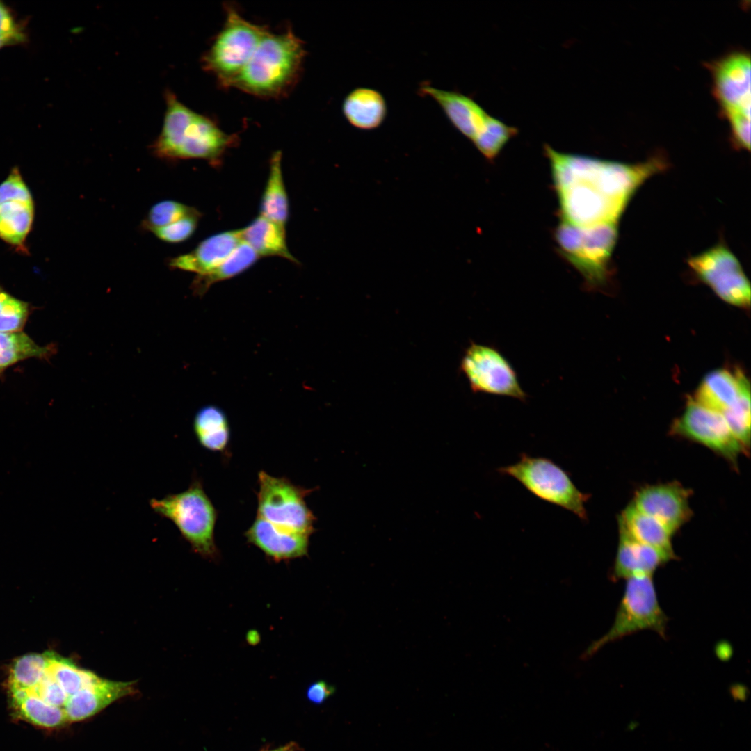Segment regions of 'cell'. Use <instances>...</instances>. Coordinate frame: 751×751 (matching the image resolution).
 I'll return each mask as SVG.
<instances>
[{
  "instance_id": "f35d334b",
  "label": "cell",
  "mask_w": 751,
  "mask_h": 751,
  "mask_svg": "<svg viewBox=\"0 0 751 751\" xmlns=\"http://www.w3.org/2000/svg\"><path fill=\"white\" fill-rule=\"evenodd\" d=\"M335 692V688L325 681L321 680L312 683L307 688L306 695L309 701L314 704H321Z\"/></svg>"
},
{
  "instance_id": "9c48e42d",
  "label": "cell",
  "mask_w": 751,
  "mask_h": 751,
  "mask_svg": "<svg viewBox=\"0 0 751 751\" xmlns=\"http://www.w3.org/2000/svg\"><path fill=\"white\" fill-rule=\"evenodd\" d=\"M497 471L514 478L538 498L587 519L585 503L590 495L581 492L570 474L551 460L523 453L518 462L499 467Z\"/></svg>"
},
{
  "instance_id": "cb8c5ba5",
  "label": "cell",
  "mask_w": 751,
  "mask_h": 751,
  "mask_svg": "<svg viewBox=\"0 0 751 751\" xmlns=\"http://www.w3.org/2000/svg\"><path fill=\"white\" fill-rule=\"evenodd\" d=\"M240 231L243 241L259 257L276 256L298 262L287 247L284 227L260 215Z\"/></svg>"
},
{
  "instance_id": "60d3db41",
  "label": "cell",
  "mask_w": 751,
  "mask_h": 751,
  "mask_svg": "<svg viewBox=\"0 0 751 751\" xmlns=\"http://www.w3.org/2000/svg\"><path fill=\"white\" fill-rule=\"evenodd\" d=\"M8 46H13L12 42L0 36V49Z\"/></svg>"
},
{
  "instance_id": "ab89813d",
  "label": "cell",
  "mask_w": 751,
  "mask_h": 751,
  "mask_svg": "<svg viewBox=\"0 0 751 751\" xmlns=\"http://www.w3.org/2000/svg\"><path fill=\"white\" fill-rule=\"evenodd\" d=\"M299 750L300 748L298 745L296 743L291 741L284 745L280 746L273 750L265 751H298Z\"/></svg>"
},
{
  "instance_id": "ac0fdd59",
  "label": "cell",
  "mask_w": 751,
  "mask_h": 751,
  "mask_svg": "<svg viewBox=\"0 0 751 751\" xmlns=\"http://www.w3.org/2000/svg\"><path fill=\"white\" fill-rule=\"evenodd\" d=\"M242 241L240 229L218 233L201 241L191 252L172 258L169 266L203 275L224 262Z\"/></svg>"
},
{
  "instance_id": "44dd1931",
  "label": "cell",
  "mask_w": 751,
  "mask_h": 751,
  "mask_svg": "<svg viewBox=\"0 0 751 751\" xmlns=\"http://www.w3.org/2000/svg\"><path fill=\"white\" fill-rule=\"evenodd\" d=\"M618 528L631 539L663 552L672 560L676 558L673 533L662 523L629 504L618 517Z\"/></svg>"
},
{
  "instance_id": "836d02e7",
  "label": "cell",
  "mask_w": 751,
  "mask_h": 751,
  "mask_svg": "<svg viewBox=\"0 0 751 751\" xmlns=\"http://www.w3.org/2000/svg\"><path fill=\"white\" fill-rule=\"evenodd\" d=\"M29 302L17 298L0 287V332L22 331L30 313Z\"/></svg>"
},
{
  "instance_id": "d6a6232c",
  "label": "cell",
  "mask_w": 751,
  "mask_h": 751,
  "mask_svg": "<svg viewBox=\"0 0 751 751\" xmlns=\"http://www.w3.org/2000/svg\"><path fill=\"white\" fill-rule=\"evenodd\" d=\"M517 134V128L508 126L489 115L472 142L487 159H493Z\"/></svg>"
},
{
  "instance_id": "d6986e66",
  "label": "cell",
  "mask_w": 751,
  "mask_h": 751,
  "mask_svg": "<svg viewBox=\"0 0 751 751\" xmlns=\"http://www.w3.org/2000/svg\"><path fill=\"white\" fill-rule=\"evenodd\" d=\"M134 692V682L111 681L100 677L90 686L69 696L63 709L67 722L81 721Z\"/></svg>"
},
{
  "instance_id": "7a4b0ae2",
  "label": "cell",
  "mask_w": 751,
  "mask_h": 751,
  "mask_svg": "<svg viewBox=\"0 0 751 751\" xmlns=\"http://www.w3.org/2000/svg\"><path fill=\"white\" fill-rule=\"evenodd\" d=\"M161 131L152 146L163 159H200L217 165L238 138L223 131L210 118L190 109L170 91Z\"/></svg>"
},
{
  "instance_id": "5b68a950",
  "label": "cell",
  "mask_w": 751,
  "mask_h": 751,
  "mask_svg": "<svg viewBox=\"0 0 751 751\" xmlns=\"http://www.w3.org/2000/svg\"><path fill=\"white\" fill-rule=\"evenodd\" d=\"M617 223L579 227L562 221L556 232L561 254L580 273L590 289L606 285Z\"/></svg>"
},
{
  "instance_id": "603a6c76",
  "label": "cell",
  "mask_w": 751,
  "mask_h": 751,
  "mask_svg": "<svg viewBox=\"0 0 751 751\" xmlns=\"http://www.w3.org/2000/svg\"><path fill=\"white\" fill-rule=\"evenodd\" d=\"M342 111L346 120L354 127L372 130L385 121L387 106L383 95L369 88H355L345 97Z\"/></svg>"
},
{
  "instance_id": "7402d4cb",
  "label": "cell",
  "mask_w": 751,
  "mask_h": 751,
  "mask_svg": "<svg viewBox=\"0 0 751 751\" xmlns=\"http://www.w3.org/2000/svg\"><path fill=\"white\" fill-rule=\"evenodd\" d=\"M746 379L739 370L735 372L726 369L713 370L702 380L693 400L722 413L737 399Z\"/></svg>"
},
{
  "instance_id": "4fadbf2b",
  "label": "cell",
  "mask_w": 751,
  "mask_h": 751,
  "mask_svg": "<svg viewBox=\"0 0 751 751\" xmlns=\"http://www.w3.org/2000/svg\"><path fill=\"white\" fill-rule=\"evenodd\" d=\"M673 434L696 442L731 462L746 451L731 432L720 412L690 398L681 415L672 424Z\"/></svg>"
},
{
  "instance_id": "ba28073f",
  "label": "cell",
  "mask_w": 751,
  "mask_h": 751,
  "mask_svg": "<svg viewBox=\"0 0 751 751\" xmlns=\"http://www.w3.org/2000/svg\"><path fill=\"white\" fill-rule=\"evenodd\" d=\"M222 29L202 57L203 66L225 88L232 87L268 30L245 19L234 7L226 6Z\"/></svg>"
},
{
  "instance_id": "e575fe53",
  "label": "cell",
  "mask_w": 751,
  "mask_h": 751,
  "mask_svg": "<svg viewBox=\"0 0 751 751\" xmlns=\"http://www.w3.org/2000/svg\"><path fill=\"white\" fill-rule=\"evenodd\" d=\"M198 211L195 208L175 200H163L153 205L142 221L148 232L170 225Z\"/></svg>"
},
{
  "instance_id": "74e56055",
  "label": "cell",
  "mask_w": 751,
  "mask_h": 751,
  "mask_svg": "<svg viewBox=\"0 0 751 751\" xmlns=\"http://www.w3.org/2000/svg\"><path fill=\"white\" fill-rule=\"evenodd\" d=\"M32 691L43 701L54 706L63 708L68 698L65 691L47 671Z\"/></svg>"
},
{
  "instance_id": "1f68e13d",
  "label": "cell",
  "mask_w": 751,
  "mask_h": 751,
  "mask_svg": "<svg viewBox=\"0 0 751 751\" xmlns=\"http://www.w3.org/2000/svg\"><path fill=\"white\" fill-rule=\"evenodd\" d=\"M722 414L732 434L746 450L750 444V386L748 379L737 399Z\"/></svg>"
},
{
  "instance_id": "4dcf8cb0",
  "label": "cell",
  "mask_w": 751,
  "mask_h": 751,
  "mask_svg": "<svg viewBox=\"0 0 751 751\" xmlns=\"http://www.w3.org/2000/svg\"><path fill=\"white\" fill-rule=\"evenodd\" d=\"M50 652L29 654L17 658L13 663L8 677L9 691L32 690L45 675Z\"/></svg>"
},
{
  "instance_id": "7c38bea8",
  "label": "cell",
  "mask_w": 751,
  "mask_h": 751,
  "mask_svg": "<svg viewBox=\"0 0 751 751\" xmlns=\"http://www.w3.org/2000/svg\"><path fill=\"white\" fill-rule=\"evenodd\" d=\"M688 263L722 300L740 307L750 306V282L737 258L725 245L718 244L691 257Z\"/></svg>"
},
{
  "instance_id": "277c9868",
  "label": "cell",
  "mask_w": 751,
  "mask_h": 751,
  "mask_svg": "<svg viewBox=\"0 0 751 751\" xmlns=\"http://www.w3.org/2000/svg\"><path fill=\"white\" fill-rule=\"evenodd\" d=\"M150 506L175 525L196 553L208 558L218 556L214 540L217 511L199 479H193L183 492L151 499Z\"/></svg>"
},
{
  "instance_id": "52a82bcc",
  "label": "cell",
  "mask_w": 751,
  "mask_h": 751,
  "mask_svg": "<svg viewBox=\"0 0 751 751\" xmlns=\"http://www.w3.org/2000/svg\"><path fill=\"white\" fill-rule=\"evenodd\" d=\"M713 94L727 119L734 143L750 149V57L730 53L711 66Z\"/></svg>"
},
{
  "instance_id": "3957f363",
  "label": "cell",
  "mask_w": 751,
  "mask_h": 751,
  "mask_svg": "<svg viewBox=\"0 0 751 751\" xmlns=\"http://www.w3.org/2000/svg\"><path fill=\"white\" fill-rule=\"evenodd\" d=\"M305 49L291 29L266 31L232 87L263 98L287 95L298 81Z\"/></svg>"
},
{
  "instance_id": "83f0119b",
  "label": "cell",
  "mask_w": 751,
  "mask_h": 751,
  "mask_svg": "<svg viewBox=\"0 0 751 751\" xmlns=\"http://www.w3.org/2000/svg\"><path fill=\"white\" fill-rule=\"evenodd\" d=\"M54 345L40 346L23 331L0 332V377L11 366L30 358L49 360Z\"/></svg>"
},
{
  "instance_id": "6da1fadb",
  "label": "cell",
  "mask_w": 751,
  "mask_h": 751,
  "mask_svg": "<svg viewBox=\"0 0 751 751\" xmlns=\"http://www.w3.org/2000/svg\"><path fill=\"white\" fill-rule=\"evenodd\" d=\"M563 221L579 227L617 223L631 196L664 166L653 159L626 164L561 153L544 145Z\"/></svg>"
},
{
  "instance_id": "30bf717a",
  "label": "cell",
  "mask_w": 751,
  "mask_h": 751,
  "mask_svg": "<svg viewBox=\"0 0 751 751\" xmlns=\"http://www.w3.org/2000/svg\"><path fill=\"white\" fill-rule=\"evenodd\" d=\"M258 483L257 516L286 530L310 536L316 519L305 501L310 490L264 471L258 474Z\"/></svg>"
},
{
  "instance_id": "8d00e7d4",
  "label": "cell",
  "mask_w": 751,
  "mask_h": 751,
  "mask_svg": "<svg viewBox=\"0 0 751 751\" xmlns=\"http://www.w3.org/2000/svg\"><path fill=\"white\" fill-rule=\"evenodd\" d=\"M0 36L10 41L13 45L26 44L29 40L26 26L18 20L11 8L0 1Z\"/></svg>"
},
{
  "instance_id": "9a60e30c",
  "label": "cell",
  "mask_w": 751,
  "mask_h": 751,
  "mask_svg": "<svg viewBox=\"0 0 751 751\" xmlns=\"http://www.w3.org/2000/svg\"><path fill=\"white\" fill-rule=\"evenodd\" d=\"M690 491L679 483L647 485L640 488L630 503L675 533L690 518Z\"/></svg>"
},
{
  "instance_id": "f546056e",
  "label": "cell",
  "mask_w": 751,
  "mask_h": 751,
  "mask_svg": "<svg viewBox=\"0 0 751 751\" xmlns=\"http://www.w3.org/2000/svg\"><path fill=\"white\" fill-rule=\"evenodd\" d=\"M47 671L69 696L89 687L100 678L94 672L76 666L72 661L50 652Z\"/></svg>"
},
{
  "instance_id": "d590c367",
  "label": "cell",
  "mask_w": 751,
  "mask_h": 751,
  "mask_svg": "<svg viewBox=\"0 0 751 751\" xmlns=\"http://www.w3.org/2000/svg\"><path fill=\"white\" fill-rule=\"evenodd\" d=\"M200 213L197 211L167 226L152 230L155 236L168 243H178L188 239L195 232Z\"/></svg>"
},
{
  "instance_id": "5bb4252c",
  "label": "cell",
  "mask_w": 751,
  "mask_h": 751,
  "mask_svg": "<svg viewBox=\"0 0 751 751\" xmlns=\"http://www.w3.org/2000/svg\"><path fill=\"white\" fill-rule=\"evenodd\" d=\"M33 218L31 193L20 172L15 168L0 184V239L24 250Z\"/></svg>"
},
{
  "instance_id": "8992f818",
  "label": "cell",
  "mask_w": 751,
  "mask_h": 751,
  "mask_svg": "<svg viewBox=\"0 0 751 751\" xmlns=\"http://www.w3.org/2000/svg\"><path fill=\"white\" fill-rule=\"evenodd\" d=\"M668 621L660 606L652 576L627 579L611 627L593 641L582 656L588 658L604 645L641 631H653L665 638Z\"/></svg>"
},
{
  "instance_id": "ffe728a7",
  "label": "cell",
  "mask_w": 751,
  "mask_h": 751,
  "mask_svg": "<svg viewBox=\"0 0 751 751\" xmlns=\"http://www.w3.org/2000/svg\"><path fill=\"white\" fill-rule=\"evenodd\" d=\"M672 559L659 550L641 544L619 531V542L611 572L613 580L636 576H652Z\"/></svg>"
},
{
  "instance_id": "8fae6325",
  "label": "cell",
  "mask_w": 751,
  "mask_h": 751,
  "mask_svg": "<svg viewBox=\"0 0 751 751\" xmlns=\"http://www.w3.org/2000/svg\"><path fill=\"white\" fill-rule=\"evenodd\" d=\"M460 368L474 393L510 397L521 401L527 398L515 369L493 346L471 342L462 357Z\"/></svg>"
},
{
  "instance_id": "484cf974",
  "label": "cell",
  "mask_w": 751,
  "mask_h": 751,
  "mask_svg": "<svg viewBox=\"0 0 751 751\" xmlns=\"http://www.w3.org/2000/svg\"><path fill=\"white\" fill-rule=\"evenodd\" d=\"M13 709L22 719L46 728H54L67 722L64 710L43 701L32 690L11 691Z\"/></svg>"
},
{
  "instance_id": "2e32d148",
  "label": "cell",
  "mask_w": 751,
  "mask_h": 751,
  "mask_svg": "<svg viewBox=\"0 0 751 751\" xmlns=\"http://www.w3.org/2000/svg\"><path fill=\"white\" fill-rule=\"evenodd\" d=\"M419 94L435 100L453 127L471 140L489 115L472 98L456 91L439 89L423 83L419 88Z\"/></svg>"
},
{
  "instance_id": "f1b7e54d",
  "label": "cell",
  "mask_w": 751,
  "mask_h": 751,
  "mask_svg": "<svg viewBox=\"0 0 751 751\" xmlns=\"http://www.w3.org/2000/svg\"><path fill=\"white\" fill-rule=\"evenodd\" d=\"M259 257L249 245L242 241L224 262L205 274L197 275L192 284L193 289L198 294H203L212 284L243 273L252 266Z\"/></svg>"
},
{
  "instance_id": "4316f807",
  "label": "cell",
  "mask_w": 751,
  "mask_h": 751,
  "mask_svg": "<svg viewBox=\"0 0 751 751\" xmlns=\"http://www.w3.org/2000/svg\"><path fill=\"white\" fill-rule=\"evenodd\" d=\"M281 161L282 153L277 151L270 159L269 175L261 197L260 215L285 227L289 218V200Z\"/></svg>"
},
{
  "instance_id": "d4e9b609",
  "label": "cell",
  "mask_w": 751,
  "mask_h": 751,
  "mask_svg": "<svg viewBox=\"0 0 751 751\" xmlns=\"http://www.w3.org/2000/svg\"><path fill=\"white\" fill-rule=\"evenodd\" d=\"M193 430L199 444L205 449L223 453L227 449L229 426L225 414L219 407H202L195 416Z\"/></svg>"
},
{
  "instance_id": "e0dca14e",
  "label": "cell",
  "mask_w": 751,
  "mask_h": 751,
  "mask_svg": "<svg viewBox=\"0 0 751 751\" xmlns=\"http://www.w3.org/2000/svg\"><path fill=\"white\" fill-rule=\"evenodd\" d=\"M245 535L248 541L275 561L305 556L309 536L277 526L257 516Z\"/></svg>"
}]
</instances>
